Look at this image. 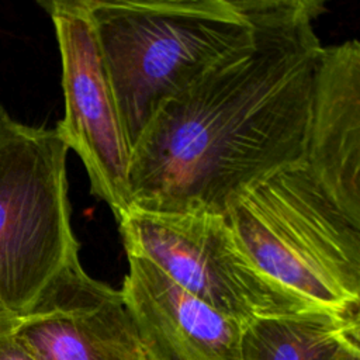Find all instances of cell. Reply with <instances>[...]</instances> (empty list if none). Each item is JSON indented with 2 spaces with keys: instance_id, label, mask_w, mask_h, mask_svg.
<instances>
[{
  "instance_id": "cell-7",
  "label": "cell",
  "mask_w": 360,
  "mask_h": 360,
  "mask_svg": "<svg viewBox=\"0 0 360 360\" xmlns=\"http://www.w3.org/2000/svg\"><path fill=\"white\" fill-rule=\"evenodd\" d=\"M35 360H148L120 290L70 260L24 315L4 318Z\"/></svg>"
},
{
  "instance_id": "cell-10",
  "label": "cell",
  "mask_w": 360,
  "mask_h": 360,
  "mask_svg": "<svg viewBox=\"0 0 360 360\" xmlns=\"http://www.w3.org/2000/svg\"><path fill=\"white\" fill-rule=\"evenodd\" d=\"M359 343L360 318L311 309L245 325L240 360H349Z\"/></svg>"
},
{
  "instance_id": "cell-8",
  "label": "cell",
  "mask_w": 360,
  "mask_h": 360,
  "mask_svg": "<svg viewBox=\"0 0 360 360\" xmlns=\"http://www.w3.org/2000/svg\"><path fill=\"white\" fill-rule=\"evenodd\" d=\"M121 294L148 360H240L242 325L190 294L149 259L127 252Z\"/></svg>"
},
{
  "instance_id": "cell-3",
  "label": "cell",
  "mask_w": 360,
  "mask_h": 360,
  "mask_svg": "<svg viewBox=\"0 0 360 360\" xmlns=\"http://www.w3.org/2000/svg\"><path fill=\"white\" fill-rule=\"evenodd\" d=\"M129 149L155 114L252 35L240 0H86Z\"/></svg>"
},
{
  "instance_id": "cell-11",
  "label": "cell",
  "mask_w": 360,
  "mask_h": 360,
  "mask_svg": "<svg viewBox=\"0 0 360 360\" xmlns=\"http://www.w3.org/2000/svg\"><path fill=\"white\" fill-rule=\"evenodd\" d=\"M0 360H35L14 339L4 318H0Z\"/></svg>"
},
{
  "instance_id": "cell-1",
  "label": "cell",
  "mask_w": 360,
  "mask_h": 360,
  "mask_svg": "<svg viewBox=\"0 0 360 360\" xmlns=\"http://www.w3.org/2000/svg\"><path fill=\"white\" fill-rule=\"evenodd\" d=\"M250 38L169 100L131 150V208L225 217L304 160L322 44L321 0H240Z\"/></svg>"
},
{
  "instance_id": "cell-2",
  "label": "cell",
  "mask_w": 360,
  "mask_h": 360,
  "mask_svg": "<svg viewBox=\"0 0 360 360\" xmlns=\"http://www.w3.org/2000/svg\"><path fill=\"white\" fill-rule=\"evenodd\" d=\"M224 218L280 287L315 309L360 318V218L305 159L245 190Z\"/></svg>"
},
{
  "instance_id": "cell-4",
  "label": "cell",
  "mask_w": 360,
  "mask_h": 360,
  "mask_svg": "<svg viewBox=\"0 0 360 360\" xmlns=\"http://www.w3.org/2000/svg\"><path fill=\"white\" fill-rule=\"evenodd\" d=\"M68 150L55 128L21 124L0 108V318L28 312L79 257Z\"/></svg>"
},
{
  "instance_id": "cell-5",
  "label": "cell",
  "mask_w": 360,
  "mask_h": 360,
  "mask_svg": "<svg viewBox=\"0 0 360 360\" xmlns=\"http://www.w3.org/2000/svg\"><path fill=\"white\" fill-rule=\"evenodd\" d=\"M118 226L125 252L149 259L190 294L242 326L315 309L267 277L221 215L129 208Z\"/></svg>"
},
{
  "instance_id": "cell-12",
  "label": "cell",
  "mask_w": 360,
  "mask_h": 360,
  "mask_svg": "<svg viewBox=\"0 0 360 360\" xmlns=\"http://www.w3.org/2000/svg\"><path fill=\"white\" fill-rule=\"evenodd\" d=\"M0 108H1V105H0Z\"/></svg>"
},
{
  "instance_id": "cell-6",
  "label": "cell",
  "mask_w": 360,
  "mask_h": 360,
  "mask_svg": "<svg viewBox=\"0 0 360 360\" xmlns=\"http://www.w3.org/2000/svg\"><path fill=\"white\" fill-rule=\"evenodd\" d=\"M39 6L52 20L62 62L65 114L55 129L82 159L91 193L118 222L131 208V149L86 0H48Z\"/></svg>"
},
{
  "instance_id": "cell-9",
  "label": "cell",
  "mask_w": 360,
  "mask_h": 360,
  "mask_svg": "<svg viewBox=\"0 0 360 360\" xmlns=\"http://www.w3.org/2000/svg\"><path fill=\"white\" fill-rule=\"evenodd\" d=\"M307 165L360 218V44L323 46L319 58Z\"/></svg>"
}]
</instances>
